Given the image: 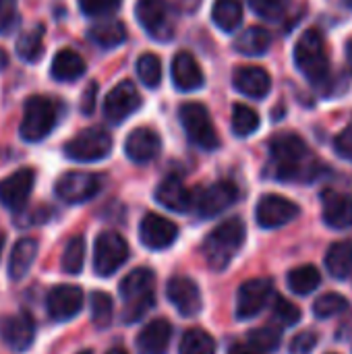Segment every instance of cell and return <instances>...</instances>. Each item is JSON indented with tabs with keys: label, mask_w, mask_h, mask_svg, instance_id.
<instances>
[{
	"label": "cell",
	"mask_w": 352,
	"mask_h": 354,
	"mask_svg": "<svg viewBox=\"0 0 352 354\" xmlns=\"http://www.w3.org/2000/svg\"><path fill=\"white\" fill-rule=\"evenodd\" d=\"M319 164L307 143L295 133H280L270 141V174L282 183H309Z\"/></svg>",
	"instance_id": "obj_1"
},
{
	"label": "cell",
	"mask_w": 352,
	"mask_h": 354,
	"mask_svg": "<svg viewBox=\"0 0 352 354\" xmlns=\"http://www.w3.org/2000/svg\"><path fill=\"white\" fill-rule=\"evenodd\" d=\"M245 224L241 218H230L226 222H222L220 226H216L203 241V257L207 261V266L214 272H222L230 266V261L234 259V255L241 251L243 243H245Z\"/></svg>",
	"instance_id": "obj_2"
},
{
	"label": "cell",
	"mask_w": 352,
	"mask_h": 354,
	"mask_svg": "<svg viewBox=\"0 0 352 354\" xmlns=\"http://www.w3.org/2000/svg\"><path fill=\"white\" fill-rule=\"evenodd\" d=\"M154 284H156V276L147 268H137L122 278L118 290H120V297L124 303V309H122L124 324L139 322L154 307V303H156Z\"/></svg>",
	"instance_id": "obj_3"
},
{
	"label": "cell",
	"mask_w": 352,
	"mask_h": 354,
	"mask_svg": "<svg viewBox=\"0 0 352 354\" xmlns=\"http://www.w3.org/2000/svg\"><path fill=\"white\" fill-rule=\"evenodd\" d=\"M297 68L313 83L324 85L330 79V56L326 41L317 29H307L295 46Z\"/></svg>",
	"instance_id": "obj_4"
},
{
	"label": "cell",
	"mask_w": 352,
	"mask_h": 354,
	"mask_svg": "<svg viewBox=\"0 0 352 354\" xmlns=\"http://www.w3.org/2000/svg\"><path fill=\"white\" fill-rule=\"evenodd\" d=\"M58 114H60V106L54 100L41 97V95H33L25 102L23 108V120L19 127V133L25 141L35 143L46 139L52 129L58 122Z\"/></svg>",
	"instance_id": "obj_5"
},
{
	"label": "cell",
	"mask_w": 352,
	"mask_h": 354,
	"mask_svg": "<svg viewBox=\"0 0 352 354\" xmlns=\"http://www.w3.org/2000/svg\"><path fill=\"white\" fill-rule=\"evenodd\" d=\"M178 116H180V124L193 145H197L199 149H205V151H212L220 145L218 131H216V127L210 118V112L203 104H197V102L183 104L178 110Z\"/></svg>",
	"instance_id": "obj_6"
},
{
	"label": "cell",
	"mask_w": 352,
	"mask_h": 354,
	"mask_svg": "<svg viewBox=\"0 0 352 354\" xmlns=\"http://www.w3.org/2000/svg\"><path fill=\"white\" fill-rule=\"evenodd\" d=\"M139 25L147 31L149 37L158 41H168L174 35L176 17L172 6L166 0H139L135 6Z\"/></svg>",
	"instance_id": "obj_7"
},
{
	"label": "cell",
	"mask_w": 352,
	"mask_h": 354,
	"mask_svg": "<svg viewBox=\"0 0 352 354\" xmlns=\"http://www.w3.org/2000/svg\"><path fill=\"white\" fill-rule=\"evenodd\" d=\"M112 149V137L104 129H85L64 145V156L75 162L104 160Z\"/></svg>",
	"instance_id": "obj_8"
},
{
	"label": "cell",
	"mask_w": 352,
	"mask_h": 354,
	"mask_svg": "<svg viewBox=\"0 0 352 354\" xmlns=\"http://www.w3.org/2000/svg\"><path fill=\"white\" fill-rule=\"evenodd\" d=\"M239 199V189L230 180L214 183L199 193L193 195V207L199 218H216L218 214L226 212Z\"/></svg>",
	"instance_id": "obj_9"
},
{
	"label": "cell",
	"mask_w": 352,
	"mask_h": 354,
	"mask_svg": "<svg viewBox=\"0 0 352 354\" xmlns=\"http://www.w3.org/2000/svg\"><path fill=\"white\" fill-rule=\"evenodd\" d=\"M129 257V245L118 232H102L93 249V270L98 276H112Z\"/></svg>",
	"instance_id": "obj_10"
},
{
	"label": "cell",
	"mask_w": 352,
	"mask_h": 354,
	"mask_svg": "<svg viewBox=\"0 0 352 354\" xmlns=\"http://www.w3.org/2000/svg\"><path fill=\"white\" fill-rule=\"evenodd\" d=\"M102 189V178L93 172L73 170L56 180V195L64 203H85Z\"/></svg>",
	"instance_id": "obj_11"
},
{
	"label": "cell",
	"mask_w": 352,
	"mask_h": 354,
	"mask_svg": "<svg viewBox=\"0 0 352 354\" xmlns=\"http://www.w3.org/2000/svg\"><path fill=\"white\" fill-rule=\"evenodd\" d=\"M272 295H274L272 280H268V278L247 280L237 292V317L239 319L257 317L268 307Z\"/></svg>",
	"instance_id": "obj_12"
},
{
	"label": "cell",
	"mask_w": 352,
	"mask_h": 354,
	"mask_svg": "<svg viewBox=\"0 0 352 354\" xmlns=\"http://www.w3.org/2000/svg\"><path fill=\"white\" fill-rule=\"evenodd\" d=\"M139 106H141V95H139L137 87H135V83L120 81L104 97V116L112 124H120L135 110H139Z\"/></svg>",
	"instance_id": "obj_13"
},
{
	"label": "cell",
	"mask_w": 352,
	"mask_h": 354,
	"mask_svg": "<svg viewBox=\"0 0 352 354\" xmlns=\"http://www.w3.org/2000/svg\"><path fill=\"white\" fill-rule=\"evenodd\" d=\"M299 216V205L282 195H263L257 203L255 218L266 230L282 228Z\"/></svg>",
	"instance_id": "obj_14"
},
{
	"label": "cell",
	"mask_w": 352,
	"mask_h": 354,
	"mask_svg": "<svg viewBox=\"0 0 352 354\" xmlns=\"http://www.w3.org/2000/svg\"><path fill=\"white\" fill-rule=\"evenodd\" d=\"M35 174L31 168H21L0 180V203L10 212H21L31 195Z\"/></svg>",
	"instance_id": "obj_15"
},
{
	"label": "cell",
	"mask_w": 352,
	"mask_h": 354,
	"mask_svg": "<svg viewBox=\"0 0 352 354\" xmlns=\"http://www.w3.org/2000/svg\"><path fill=\"white\" fill-rule=\"evenodd\" d=\"M46 309L50 319L68 322L83 309V292L79 286L60 284L54 286L46 297Z\"/></svg>",
	"instance_id": "obj_16"
},
{
	"label": "cell",
	"mask_w": 352,
	"mask_h": 354,
	"mask_svg": "<svg viewBox=\"0 0 352 354\" xmlns=\"http://www.w3.org/2000/svg\"><path fill=\"white\" fill-rule=\"evenodd\" d=\"M178 236V228L174 222L160 214H147L139 224V239L151 251L168 249Z\"/></svg>",
	"instance_id": "obj_17"
},
{
	"label": "cell",
	"mask_w": 352,
	"mask_h": 354,
	"mask_svg": "<svg viewBox=\"0 0 352 354\" xmlns=\"http://www.w3.org/2000/svg\"><path fill=\"white\" fill-rule=\"evenodd\" d=\"M168 301L176 307V311L185 317H193L201 311V292L199 286L187 276H172L166 286Z\"/></svg>",
	"instance_id": "obj_18"
},
{
	"label": "cell",
	"mask_w": 352,
	"mask_h": 354,
	"mask_svg": "<svg viewBox=\"0 0 352 354\" xmlns=\"http://www.w3.org/2000/svg\"><path fill=\"white\" fill-rule=\"evenodd\" d=\"M0 338L15 353L27 351L35 338V324H33L31 315L23 311V313L6 317L0 326Z\"/></svg>",
	"instance_id": "obj_19"
},
{
	"label": "cell",
	"mask_w": 352,
	"mask_h": 354,
	"mask_svg": "<svg viewBox=\"0 0 352 354\" xmlns=\"http://www.w3.org/2000/svg\"><path fill=\"white\" fill-rule=\"evenodd\" d=\"M162 151V139L156 131L147 127H139L129 133L124 141V153L135 164H147L156 160Z\"/></svg>",
	"instance_id": "obj_20"
},
{
	"label": "cell",
	"mask_w": 352,
	"mask_h": 354,
	"mask_svg": "<svg viewBox=\"0 0 352 354\" xmlns=\"http://www.w3.org/2000/svg\"><path fill=\"white\" fill-rule=\"evenodd\" d=\"M322 218L334 230L352 226V195L328 189L322 193Z\"/></svg>",
	"instance_id": "obj_21"
},
{
	"label": "cell",
	"mask_w": 352,
	"mask_h": 354,
	"mask_svg": "<svg viewBox=\"0 0 352 354\" xmlns=\"http://www.w3.org/2000/svg\"><path fill=\"white\" fill-rule=\"evenodd\" d=\"M232 83H234V89L247 97H253V100H263L270 89H272V77L266 68L261 66H239L232 75Z\"/></svg>",
	"instance_id": "obj_22"
},
{
	"label": "cell",
	"mask_w": 352,
	"mask_h": 354,
	"mask_svg": "<svg viewBox=\"0 0 352 354\" xmlns=\"http://www.w3.org/2000/svg\"><path fill=\"white\" fill-rule=\"evenodd\" d=\"M170 75H172L174 87L180 91H195V89L203 87V81H205L203 71L191 52H178L172 58Z\"/></svg>",
	"instance_id": "obj_23"
},
{
	"label": "cell",
	"mask_w": 352,
	"mask_h": 354,
	"mask_svg": "<svg viewBox=\"0 0 352 354\" xmlns=\"http://www.w3.org/2000/svg\"><path fill=\"white\" fill-rule=\"evenodd\" d=\"M156 201L172 212H189L193 207V193L185 187L178 176L164 178L156 189Z\"/></svg>",
	"instance_id": "obj_24"
},
{
	"label": "cell",
	"mask_w": 352,
	"mask_h": 354,
	"mask_svg": "<svg viewBox=\"0 0 352 354\" xmlns=\"http://www.w3.org/2000/svg\"><path fill=\"white\" fill-rule=\"evenodd\" d=\"M172 338V328L166 319L149 322L137 336L139 354H166Z\"/></svg>",
	"instance_id": "obj_25"
},
{
	"label": "cell",
	"mask_w": 352,
	"mask_h": 354,
	"mask_svg": "<svg viewBox=\"0 0 352 354\" xmlns=\"http://www.w3.org/2000/svg\"><path fill=\"white\" fill-rule=\"evenodd\" d=\"M83 73H85V60L75 50L64 48V50L56 52V56L52 60V68H50V75L56 81L71 83V81H77L79 77H83Z\"/></svg>",
	"instance_id": "obj_26"
},
{
	"label": "cell",
	"mask_w": 352,
	"mask_h": 354,
	"mask_svg": "<svg viewBox=\"0 0 352 354\" xmlns=\"http://www.w3.org/2000/svg\"><path fill=\"white\" fill-rule=\"evenodd\" d=\"M326 270L332 278L344 280L352 274V241H338L326 253Z\"/></svg>",
	"instance_id": "obj_27"
},
{
	"label": "cell",
	"mask_w": 352,
	"mask_h": 354,
	"mask_svg": "<svg viewBox=\"0 0 352 354\" xmlns=\"http://www.w3.org/2000/svg\"><path fill=\"white\" fill-rule=\"evenodd\" d=\"M272 46V35L263 27H249L234 39V50L243 56H263Z\"/></svg>",
	"instance_id": "obj_28"
},
{
	"label": "cell",
	"mask_w": 352,
	"mask_h": 354,
	"mask_svg": "<svg viewBox=\"0 0 352 354\" xmlns=\"http://www.w3.org/2000/svg\"><path fill=\"white\" fill-rule=\"evenodd\" d=\"M35 255H37V243L33 239H21L12 247V253H10V259H8V276L12 280L25 278L29 268L35 261Z\"/></svg>",
	"instance_id": "obj_29"
},
{
	"label": "cell",
	"mask_w": 352,
	"mask_h": 354,
	"mask_svg": "<svg viewBox=\"0 0 352 354\" xmlns=\"http://www.w3.org/2000/svg\"><path fill=\"white\" fill-rule=\"evenodd\" d=\"M89 37L102 48H116L127 39V27L118 19H104L89 29Z\"/></svg>",
	"instance_id": "obj_30"
},
{
	"label": "cell",
	"mask_w": 352,
	"mask_h": 354,
	"mask_svg": "<svg viewBox=\"0 0 352 354\" xmlns=\"http://www.w3.org/2000/svg\"><path fill=\"white\" fill-rule=\"evenodd\" d=\"M212 19L222 31L232 33L234 29H239L243 21V2L241 0H216L212 6Z\"/></svg>",
	"instance_id": "obj_31"
},
{
	"label": "cell",
	"mask_w": 352,
	"mask_h": 354,
	"mask_svg": "<svg viewBox=\"0 0 352 354\" xmlns=\"http://www.w3.org/2000/svg\"><path fill=\"white\" fill-rule=\"evenodd\" d=\"M44 33H46V27L41 23L23 31L17 39L19 58H23L25 62H37L44 54Z\"/></svg>",
	"instance_id": "obj_32"
},
{
	"label": "cell",
	"mask_w": 352,
	"mask_h": 354,
	"mask_svg": "<svg viewBox=\"0 0 352 354\" xmlns=\"http://www.w3.org/2000/svg\"><path fill=\"white\" fill-rule=\"evenodd\" d=\"M288 288L295 292V295H301V297H307L311 292H315L322 284V274L315 266H299L295 270L288 272Z\"/></svg>",
	"instance_id": "obj_33"
},
{
	"label": "cell",
	"mask_w": 352,
	"mask_h": 354,
	"mask_svg": "<svg viewBox=\"0 0 352 354\" xmlns=\"http://www.w3.org/2000/svg\"><path fill=\"white\" fill-rule=\"evenodd\" d=\"M180 354H216V342L214 338L199 330V328H193L189 332H185L183 340H180Z\"/></svg>",
	"instance_id": "obj_34"
},
{
	"label": "cell",
	"mask_w": 352,
	"mask_h": 354,
	"mask_svg": "<svg viewBox=\"0 0 352 354\" xmlns=\"http://www.w3.org/2000/svg\"><path fill=\"white\" fill-rule=\"evenodd\" d=\"M257 129H259V114L245 104H237L232 108V133L237 137H249Z\"/></svg>",
	"instance_id": "obj_35"
},
{
	"label": "cell",
	"mask_w": 352,
	"mask_h": 354,
	"mask_svg": "<svg viewBox=\"0 0 352 354\" xmlns=\"http://www.w3.org/2000/svg\"><path fill=\"white\" fill-rule=\"evenodd\" d=\"M83 263H85V241L81 236H73L62 253V261H60L62 272L77 276L83 270Z\"/></svg>",
	"instance_id": "obj_36"
},
{
	"label": "cell",
	"mask_w": 352,
	"mask_h": 354,
	"mask_svg": "<svg viewBox=\"0 0 352 354\" xmlns=\"http://www.w3.org/2000/svg\"><path fill=\"white\" fill-rule=\"evenodd\" d=\"M137 77L145 87L156 89L162 81V62L156 54H141L137 60Z\"/></svg>",
	"instance_id": "obj_37"
},
{
	"label": "cell",
	"mask_w": 352,
	"mask_h": 354,
	"mask_svg": "<svg viewBox=\"0 0 352 354\" xmlns=\"http://www.w3.org/2000/svg\"><path fill=\"white\" fill-rule=\"evenodd\" d=\"M349 309V301L338 295V292H328L324 297H319L313 305V313L319 317V319H330L334 315H340Z\"/></svg>",
	"instance_id": "obj_38"
},
{
	"label": "cell",
	"mask_w": 352,
	"mask_h": 354,
	"mask_svg": "<svg viewBox=\"0 0 352 354\" xmlns=\"http://www.w3.org/2000/svg\"><path fill=\"white\" fill-rule=\"evenodd\" d=\"M280 340H282V334L276 326L259 328V330H253L249 334V344L263 354L274 353L280 346Z\"/></svg>",
	"instance_id": "obj_39"
},
{
	"label": "cell",
	"mask_w": 352,
	"mask_h": 354,
	"mask_svg": "<svg viewBox=\"0 0 352 354\" xmlns=\"http://www.w3.org/2000/svg\"><path fill=\"white\" fill-rule=\"evenodd\" d=\"M272 319L276 322L278 328H290L301 322V309L286 301L284 297H276L274 307H272Z\"/></svg>",
	"instance_id": "obj_40"
},
{
	"label": "cell",
	"mask_w": 352,
	"mask_h": 354,
	"mask_svg": "<svg viewBox=\"0 0 352 354\" xmlns=\"http://www.w3.org/2000/svg\"><path fill=\"white\" fill-rule=\"evenodd\" d=\"M112 299L106 292H93L91 295V319L98 328H108L112 322Z\"/></svg>",
	"instance_id": "obj_41"
},
{
	"label": "cell",
	"mask_w": 352,
	"mask_h": 354,
	"mask_svg": "<svg viewBox=\"0 0 352 354\" xmlns=\"http://www.w3.org/2000/svg\"><path fill=\"white\" fill-rule=\"evenodd\" d=\"M247 2L255 15H259L261 19H268V21L280 19L286 12V8L290 6V0H247Z\"/></svg>",
	"instance_id": "obj_42"
},
{
	"label": "cell",
	"mask_w": 352,
	"mask_h": 354,
	"mask_svg": "<svg viewBox=\"0 0 352 354\" xmlns=\"http://www.w3.org/2000/svg\"><path fill=\"white\" fill-rule=\"evenodd\" d=\"M17 0H0V35H8L19 27Z\"/></svg>",
	"instance_id": "obj_43"
},
{
	"label": "cell",
	"mask_w": 352,
	"mask_h": 354,
	"mask_svg": "<svg viewBox=\"0 0 352 354\" xmlns=\"http://www.w3.org/2000/svg\"><path fill=\"white\" fill-rule=\"evenodd\" d=\"M122 0H79V8L87 17H106L120 6Z\"/></svg>",
	"instance_id": "obj_44"
},
{
	"label": "cell",
	"mask_w": 352,
	"mask_h": 354,
	"mask_svg": "<svg viewBox=\"0 0 352 354\" xmlns=\"http://www.w3.org/2000/svg\"><path fill=\"white\" fill-rule=\"evenodd\" d=\"M317 346V334L315 332H301L293 338L288 351L290 354H311Z\"/></svg>",
	"instance_id": "obj_45"
},
{
	"label": "cell",
	"mask_w": 352,
	"mask_h": 354,
	"mask_svg": "<svg viewBox=\"0 0 352 354\" xmlns=\"http://www.w3.org/2000/svg\"><path fill=\"white\" fill-rule=\"evenodd\" d=\"M334 149L340 158L352 162V124L342 129V133H338V137L334 139Z\"/></svg>",
	"instance_id": "obj_46"
},
{
	"label": "cell",
	"mask_w": 352,
	"mask_h": 354,
	"mask_svg": "<svg viewBox=\"0 0 352 354\" xmlns=\"http://www.w3.org/2000/svg\"><path fill=\"white\" fill-rule=\"evenodd\" d=\"M95 93H98V83L91 81V83L87 85V89L83 91V100H81V112H83V114H91V112H93Z\"/></svg>",
	"instance_id": "obj_47"
},
{
	"label": "cell",
	"mask_w": 352,
	"mask_h": 354,
	"mask_svg": "<svg viewBox=\"0 0 352 354\" xmlns=\"http://www.w3.org/2000/svg\"><path fill=\"white\" fill-rule=\"evenodd\" d=\"M228 354H263L259 353L257 348H253L251 344H234L230 351H228Z\"/></svg>",
	"instance_id": "obj_48"
},
{
	"label": "cell",
	"mask_w": 352,
	"mask_h": 354,
	"mask_svg": "<svg viewBox=\"0 0 352 354\" xmlns=\"http://www.w3.org/2000/svg\"><path fill=\"white\" fill-rule=\"evenodd\" d=\"M346 60H349V66H351L352 73V37L349 39V44H346Z\"/></svg>",
	"instance_id": "obj_49"
},
{
	"label": "cell",
	"mask_w": 352,
	"mask_h": 354,
	"mask_svg": "<svg viewBox=\"0 0 352 354\" xmlns=\"http://www.w3.org/2000/svg\"><path fill=\"white\" fill-rule=\"evenodd\" d=\"M6 64H8V56H6V52H4V50L0 48V71H2V68H4Z\"/></svg>",
	"instance_id": "obj_50"
},
{
	"label": "cell",
	"mask_w": 352,
	"mask_h": 354,
	"mask_svg": "<svg viewBox=\"0 0 352 354\" xmlns=\"http://www.w3.org/2000/svg\"><path fill=\"white\" fill-rule=\"evenodd\" d=\"M106 354H129L124 348H112V351H108Z\"/></svg>",
	"instance_id": "obj_51"
},
{
	"label": "cell",
	"mask_w": 352,
	"mask_h": 354,
	"mask_svg": "<svg viewBox=\"0 0 352 354\" xmlns=\"http://www.w3.org/2000/svg\"><path fill=\"white\" fill-rule=\"evenodd\" d=\"M2 247H4V239H2V234H0V253H2Z\"/></svg>",
	"instance_id": "obj_52"
},
{
	"label": "cell",
	"mask_w": 352,
	"mask_h": 354,
	"mask_svg": "<svg viewBox=\"0 0 352 354\" xmlns=\"http://www.w3.org/2000/svg\"><path fill=\"white\" fill-rule=\"evenodd\" d=\"M344 4H346L349 8H352V0H344Z\"/></svg>",
	"instance_id": "obj_53"
},
{
	"label": "cell",
	"mask_w": 352,
	"mask_h": 354,
	"mask_svg": "<svg viewBox=\"0 0 352 354\" xmlns=\"http://www.w3.org/2000/svg\"><path fill=\"white\" fill-rule=\"evenodd\" d=\"M79 354H91V353H89V351H85V353H79Z\"/></svg>",
	"instance_id": "obj_54"
}]
</instances>
